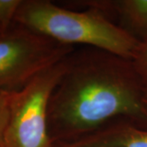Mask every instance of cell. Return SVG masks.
Returning a JSON list of instances; mask_svg holds the SVG:
<instances>
[{"label": "cell", "mask_w": 147, "mask_h": 147, "mask_svg": "<svg viewBox=\"0 0 147 147\" xmlns=\"http://www.w3.org/2000/svg\"><path fill=\"white\" fill-rule=\"evenodd\" d=\"M144 88L131 60L94 47L75 49L50 98L48 129L54 145L74 142L119 119L147 127Z\"/></svg>", "instance_id": "6da1fadb"}, {"label": "cell", "mask_w": 147, "mask_h": 147, "mask_svg": "<svg viewBox=\"0 0 147 147\" xmlns=\"http://www.w3.org/2000/svg\"><path fill=\"white\" fill-rule=\"evenodd\" d=\"M74 11L48 0H22L15 22L56 42L85 45L131 60L140 42L97 8Z\"/></svg>", "instance_id": "7a4b0ae2"}, {"label": "cell", "mask_w": 147, "mask_h": 147, "mask_svg": "<svg viewBox=\"0 0 147 147\" xmlns=\"http://www.w3.org/2000/svg\"><path fill=\"white\" fill-rule=\"evenodd\" d=\"M66 58L12 92L2 147H54L48 129V107L53 90L65 69Z\"/></svg>", "instance_id": "3957f363"}, {"label": "cell", "mask_w": 147, "mask_h": 147, "mask_svg": "<svg viewBox=\"0 0 147 147\" xmlns=\"http://www.w3.org/2000/svg\"><path fill=\"white\" fill-rule=\"evenodd\" d=\"M76 48L32 31L16 22L0 33V91L15 92Z\"/></svg>", "instance_id": "277c9868"}, {"label": "cell", "mask_w": 147, "mask_h": 147, "mask_svg": "<svg viewBox=\"0 0 147 147\" xmlns=\"http://www.w3.org/2000/svg\"><path fill=\"white\" fill-rule=\"evenodd\" d=\"M74 5L97 8L139 42L147 40V0H89Z\"/></svg>", "instance_id": "5b68a950"}, {"label": "cell", "mask_w": 147, "mask_h": 147, "mask_svg": "<svg viewBox=\"0 0 147 147\" xmlns=\"http://www.w3.org/2000/svg\"><path fill=\"white\" fill-rule=\"evenodd\" d=\"M54 147H147V127L127 119H119L99 130L68 143Z\"/></svg>", "instance_id": "8992f818"}, {"label": "cell", "mask_w": 147, "mask_h": 147, "mask_svg": "<svg viewBox=\"0 0 147 147\" xmlns=\"http://www.w3.org/2000/svg\"><path fill=\"white\" fill-rule=\"evenodd\" d=\"M22 0H0V32L8 30L15 22L17 10Z\"/></svg>", "instance_id": "52a82bcc"}, {"label": "cell", "mask_w": 147, "mask_h": 147, "mask_svg": "<svg viewBox=\"0 0 147 147\" xmlns=\"http://www.w3.org/2000/svg\"><path fill=\"white\" fill-rule=\"evenodd\" d=\"M131 61L140 79L147 86V40L139 43Z\"/></svg>", "instance_id": "ba28073f"}, {"label": "cell", "mask_w": 147, "mask_h": 147, "mask_svg": "<svg viewBox=\"0 0 147 147\" xmlns=\"http://www.w3.org/2000/svg\"><path fill=\"white\" fill-rule=\"evenodd\" d=\"M11 95L12 92L0 91V147H2L3 136L10 117Z\"/></svg>", "instance_id": "9c48e42d"}, {"label": "cell", "mask_w": 147, "mask_h": 147, "mask_svg": "<svg viewBox=\"0 0 147 147\" xmlns=\"http://www.w3.org/2000/svg\"><path fill=\"white\" fill-rule=\"evenodd\" d=\"M143 102H144V105H145V108H146V110L147 112V86H145V88H144Z\"/></svg>", "instance_id": "30bf717a"}, {"label": "cell", "mask_w": 147, "mask_h": 147, "mask_svg": "<svg viewBox=\"0 0 147 147\" xmlns=\"http://www.w3.org/2000/svg\"><path fill=\"white\" fill-rule=\"evenodd\" d=\"M0 33H1V32H0Z\"/></svg>", "instance_id": "8fae6325"}]
</instances>
